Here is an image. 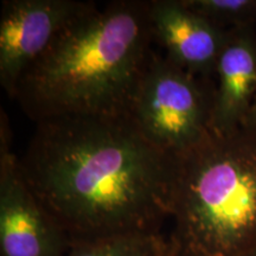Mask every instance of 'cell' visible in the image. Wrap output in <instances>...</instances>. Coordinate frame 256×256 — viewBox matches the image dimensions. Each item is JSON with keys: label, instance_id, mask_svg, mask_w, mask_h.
Wrapping results in <instances>:
<instances>
[{"label": "cell", "instance_id": "obj_6", "mask_svg": "<svg viewBox=\"0 0 256 256\" xmlns=\"http://www.w3.org/2000/svg\"><path fill=\"white\" fill-rule=\"evenodd\" d=\"M78 0H5L0 17V83L14 98L23 74L60 30L89 8Z\"/></svg>", "mask_w": 256, "mask_h": 256}, {"label": "cell", "instance_id": "obj_7", "mask_svg": "<svg viewBox=\"0 0 256 256\" xmlns=\"http://www.w3.org/2000/svg\"><path fill=\"white\" fill-rule=\"evenodd\" d=\"M150 17L153 36L168 50V58L200 78L215 74L226 31L192 11L183 0H152Z\"/></svg>", "mask_w": 256, "mask_h": 256}, {"label": "cell", "instance_id": "obj_9", "mask_svg": "<svg viewBox=\"0 0 256 256\" xmlns=\"http://www.w3.org/2000/svg\"><path fill=\"white\" fill-rule=\"evenodd\" d=\"M168 252L162 232H133L72 241L64 256H165Z\"/></svg>", "mask_w": 256, "mask_h": 256}, {"label": "cell", "instance_id": "obj_2", "mask_svg": "<svg viewBox=\"0 0 256 256\" xmlns=\"http://www.w3.org/2000/svg\"><path fill=\"white\" fill-rule=\"evenodd\" d=\"M153 37L150 2H92L28 66L14 98L36 122L126 113Z\"/></svg>", "mask_w": 256, "mask_h": 256}, {"label": "cell", "instance_id": "obj_5", "mask_svg": "<svg viewBox=\"0 0 256 256\" xmlns=\"http://www.w3.org/2000/svg\"><path fill=\"white\" fill-rule=\"evenodd\" d=\"M72 240L28 186L11 150L6 118L0 128V256H64Z\"/></svg>", "mask_w": 256, "mask_h": 256}, {"label": "cell", "instance_id": "obj_8", "mask_svg": "<svg viewBox=\"0 0 256 256\" xmlns=\"http://www.w3.org/2000/svg\"><path fill=\"white\" fill-rule=\"evenodd\" d=\"M215 76L210 132H232L244 126L256 94L254 28L226 31Z\"/></svg>", "mask_w": 256, "mask_h": 256}, {"label": "cell", "instance_id": "obj_12", "mask_svg": "<svg viewBox=\"0 0 256 256\" xmlns=\"http://www.w3.org/2000/svg\"><path fill=\"white\" fill-rule=\"evenodd\" d=\"M246 256H256V248L252 249V250L249 252V254H247Z\"/></svg>", "mask_w": 256, "mask_h": 256}, {"label": "cell", "instance_id": "obj_3", "mask_svg": "<svg viewBox=\"0 0 256 256\" xmlns=\"http://www.w3.org/2000/svg\"><path fill=\"white\" fill-rule=\"evenodd\" d=\"M172 256H246L256 248V128L211 133L178 156Z\"/></svg>", "mask_w": 256, "mask_h": 256}, {"label": "cell", "instance_id": "obj_10", "mask_svg": "<svg viewBox=\"0 0 256 256\" xmlns=\"http://www.w3.org/2000/svg\"><path fill=\"white\" fill-rule=\"evenodd\" d=\"M183 2L223 31L256 24V0H183Z\"/></svg>", "mask_w": 256, "mask_h": 256}, {"label": "cell", "instance_id": "obj_13", "mask_svg": "<svg viewBox=\"0 0 256 256\" xmlns=\"http://www.w3.org/2000/svg\"><path fill=\"white\" fill-rule=\"evenodd\" d=\"M165 256H172V255H171V252H168V254H166Z\"/></svg>", "mask_w": 256, "mask_h": 256}, {"label": "cell", "instance_id": "obj_11", "mask_svg": "<svg viewBox=\"0 0 256 256\" xmlns=\"http://www.w3.org/2000/svg\"><path fill=\"white\" fill-rule=\"evenodd\" d=\"M244 126L246 127H254V128H256V94H255L254 101H252L250 110H249L247 120H246Z\"/></svg>", "mask_w": 256, "mask_h": 256}, {"label": "cell", "instance_id": "obj_1", "mask_svg": "<svg viewBox=\"0 0 256 256\" xmlns=\"http://www.w3.org/2000/svg\"><path fill=\"white\" fill-rule=\"evenodd\" d=\"M177 162L127 112L40 121L19 158L28 186L72 241L160 232Z\"/></svg>", "mask_w": 256, "mask_h": 256}, {"label": "cell", "instance_id": "obj_4", "mask_svg": "<svg viewBox=\"0 0 256 256\" xmlns=\"http://www.w3.org/2000/svg\"><path fill=\"white\" fill-rule=\"evenodd\" d=\"M214 84L165 57L151 56L127 113L147 139L182 156L210 134Z\"/></svg>", "mask_w": 256, "mask_h": 256}]
</instances>
